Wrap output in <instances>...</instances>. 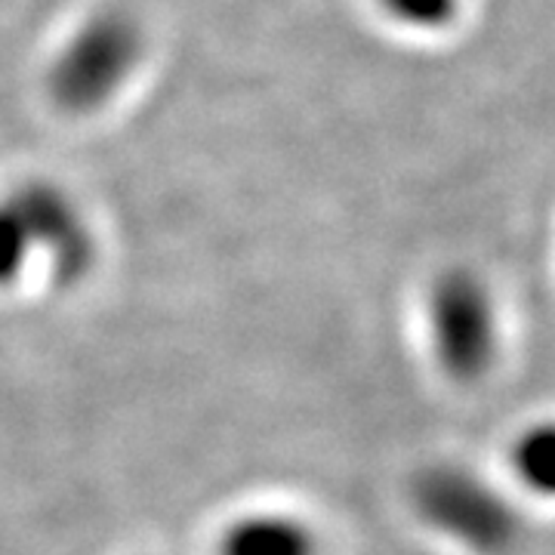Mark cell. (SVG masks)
<instances>
[{
  "label": "cell",
  "instance_id": "cell-1",
  "mask_svg": "<svg viewBox=\"0 0 555 555\" xmlns=\"http://www.w3.org/2000/svg\"><path fill=\"white\" fill-rule=\"evenodd\" d=\"M149 53L145 28L127 7H96L80 16L50 53L43 90L68 118H93L127 93Z\"/></svg>",
  "mask_w": 555,
  "mask_h": 555
},
{
  "label": "cell",
  "instance_id": "cell-3",
  "mask_svg": "<svg viewBox=\"0 0 555 555\" xmlns=\"http://www.w3.org/2000/svg\"><path fill=\"white\" fill-rule=\"evenodd\" d=\"M426 337L438 371L473 386L494 371L500 312L491 287L473 269H448L426 294Z\"/></svg>",
  "mask_w": 555,
  "mask_h": 555
},
{
  "label": "cell",
  "instance_id": "cell-2",
  "mask_svg": "<svg viewBox=\"0 0 555 555\" xmlns=\"http://www.w3.org/2000/svg\"><path fill=\"white\" fill-rule=\"evenodd\" d=\"M411 503L423 525L473 555L516 550L521 521L488 478L460 463L423 466L411 481Z\"/></svg>",
  "mask_w": 555,
  "mask_h": 555
},
{
  "label": "cell",
  "instance_id": "cell-7",
  "mask_svg": "<svg viewBox=\"0 0 555 555\" xmlns=\"http://www.w3.org/2000/svg\"><path fill=\"white\" fill-rule=\"evenodd\" d=\"M28 266H35V250L25 232V219L10 189H3L0 192V291L20 284L28 275Z\"/></svg>",
  "mask_w": 555,
  "mask_h": 555
},
{
  "label": "cell",
  "instance_id": "cell-4",
  "mask_svg": "<svg viewBox=\"0 0 555 555\" xmlns=\"http://www.w3.org/2000/svg\"><path fill=\"white\" fill-rule=\"evenodd\" d=\"M20 207L35 262H47L50 275L62 287L80 284L100 259V241L80 201L53 179H22L10 185Z\"/></svg>",
  "mask_w": 555,
  "mask_h": 555
},
{
  "label": "cell",
  "instance_id": "cell-6",
  "mask_svg": "<svg viewBox=\"0 0 555 555\" xmlns=\"http://www.w3.org/2000/svg\"><path fill=\"white\" fill-rule=\"evenodd\" d=\"M513 473L537 496L555 500V420L534 423L513 441Z\"/></svg>",
  "mask_w": 555,
  "mask_h": 555
},
{
  "label": "cell",
  "instance_id": "cell-5",
  "mask_svg": "<svg viewBox=\"0 0 555 555\" xmlns=\"http://www.w3.org/2000/svg\"><path fill=\"white\" fill-rule=\"evenodd\" d=\"M219 555H321L315 531L287 513H250L219 537Z\"/></svg>",
  "mask_w": 555,
  "mask_h": 555
},
{
  "label": "cell",
  "instance_id": "cell-8",
  "mask_svg": "<svg viewBox=\"0 0 555 555\" xmlns=\"http://www.w3.org/2000/svg\"><path fill=\"white\" fill-rule=\"evenodd\" d=\"M377 3L389 20L420 31L448 28L460 13V0H377Z\"/></svg>",
  "mask_w": 555,
  "mask_h": 555
}]
</instances>
